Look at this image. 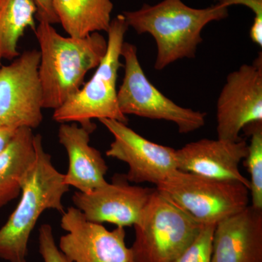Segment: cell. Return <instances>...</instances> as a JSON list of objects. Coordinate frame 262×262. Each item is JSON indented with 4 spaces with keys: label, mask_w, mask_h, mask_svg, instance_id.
Wrapping results in <instances>:
<instances>
[{
    "label": "cell",
    "mask_w": 262,
    "mask_h": 262,
    "mask_svg": "<svg viewBox=\"0 0 262 262\" xmlns=\"http://www.w3.org/2000/svg\"><path fill=\"white\" fill-rule=\"evenodd\" d=\"M96 127L78 126L76 122L61 123L58 140L69 157V168L64 182L78 192L88 193L107 183L108 166L101 152L90 145L91 134Z\"/></svg>",
    "instance_id": "9a60e30c"
},
{
    "label": "cell",
    "mask_w": 262,
    "mask_h": 262,
    "mask_svg": "<svg viewBox=\"0 0 262 262\" xmlns=\"http://www.w3.org/2000/svg\"><path fill=\"white\" fill-rule=\"evenodd\" d=\"M220 4L229 7L234 5H245L254 13V18H262V0H214Z\"/></svg>",
    "instance_id": "603a6c76"
},
{
    "label": "cell",
    "mask_w": 262,
    "mask_h": 262,
    "mask_svg": "<svg viewBox=\"0 0 262 262\" xmlns=\"http://www.w3.org/2000/svg\"><path fill=\"white\" fill-rule=\"evenodd\" d=\"M215 225H203L196 239L171 262H211L212 243Z\"/></svg>",
    "instance_id": "ffe728a7"
},
{
    "label": "cell",
    "mask_w": 262,
    "mask_h": 262,
    "mask_svg": "<svg viewBox=\"0 0 262 262\" xmlns=\"http://www.w3.org/2000/svg\"><path fill=\"white\" fill-rule=\"evenodd\" d=\"M62 236L58 248L72 262H135L125 243V227L110 231L90 222L75 207L62 213Z\"/></svg>",
    "instance_id": "8fae6325"
},
{
    "label": "cell",
    "mask_w": 262,
    "mask_h": 262,
    "mask_svg": "<svg viewBox=\"0 0 262 262\" xmlns=\"http://www.w3.org/2000/svg\"><path fill=\"white\" fill-rule=\"evenodd\" d=\"M121 57L125 61V73L117 91V101L124 115L173 122L182 134H189L203 127L206 113L179 106L164 96L148 80L141 68L137 48L134 45L124 42Z\"/></svg>",
    "instance_id": "52a82bcc"
},
{
    "label": "cell",
    "mask_w": 262,
    "mask_h": 262,
    "mask_svg": "<svg viewBox=\"0 0 262 262\" xmlns=\"http://www.w3.org/2000/svg\"><path fill=\"white\" fill-rule=\"evenodd\" d=\"M122 15L138 34L147 33L154 38L158 48L155 69L160 71L178 60L194 58L203 42V28L227 18L228 7L217 3L196 9L182 0H163L155 5L144 4L135 11H124Z\"/></svg>",
    "instance_id": "7a4b0ae2"
},
{
    "label": "cell",
    "mask_w": 262,
    "mask_h": 262,
    "mask_svg": "<svg viewBox=\"0 0 262 262\" xmlns=\"http://www.w3.org/2000/svg\"><path fill=\"white\" fill-rule=\"evenodd\" d=\"M1 61H2V60H1V59H0V67H2Z\"/></svg>",
    "instance_id": "484cf974"
},
{
    "label": "cell",
    "mask_w": 262,
    "mask_h": 262,
    "mask_svg": "<svg viewBox=\"0 0 262 262\" xmlns=\"http://www.w3.org/2000/svg\"><path fill=\"white\" fill-rule=\"evenodd\" d=\"M156 189L203 225H216L249 206V188L242 183L179 170L158 184Z\"/></svg>",
    "instance_id": "8992f818"
},
{
    "label": "cell",
    "mask_w": 262,
    "mask_h": 262,
    "mask_svg": "<svg viewBox=\"0 0 262 262\" xmlns=\"http://www.w3.org/2000/svg\"><path fill=\"white\" fill-rule=\"evenodd\" d=\"M218 139H242L241 130L249 124L262 121L261 54L252 64H244L231 72L221 91L216 105Z\"/></svg>",
    "instance_id": "9c48e42d"
},
{
    "label": "cell",
    "mask_w": 262,
    "mask_h": 262,
    "mask_svg": "<svg viewBox=\"0 0 262 262\" xmlns=\"http://www.w3.org/2000/svg\"><path fill=\"white\" fill-rule=\"evenodd\" d=\"M128 25L122 14L112 20L108 28L107 50L92 78L80 91L54 110L53 118L60 123L79 122L96 127L93 119H111L127 124L117 101V80L121 67V50Z\"/></svg>",
    "instance_id": "5b68a950"
},
{
    "label": "cell",
    "mask_w": 262,
    "mask_h": 262,
    "mask_svg": "<svg viewBox=\"0 0 262 262\" xmlns=\"http://www.w3.org/2000/svg\"><path fill=\"white\" fill-rule=\"evenodd\" d=\"M250 37L253 42L262 46V18H254L250 30Z\"/></svg>",
    "instance_id": "d4e9b609"
},
{
    "label": "cell",
    "mask_w": 262,
    "mask_h": 262,
    "mask_svg": "<svg viewBox=\"0 0 262 262\" xmlns=\"http://www.w3.org/2000/svg\"><path fill=\"white\" fill-rule=\"evenodd\" d=\"M18 129L12 127H0V155L6 149L13 140Z\"/></svg>",
    "instance_id": "cb8c5ba5"
},
{
    "label": "cell",
    "mask_w": 262,
    "mask_h": 262,
    "mask_svg": "<svg viewBox=\"0 0 262 262\" xmlns=\"http://www.w3.org/2000/svg\"><path fill=\"white\" fill-rule=\"evenodd\" d=\"M59 23L70 37L82 38L107 32L111 24V0H52Z\"/></svg>",
    "instance_id": "e0dca14e"
},
{
    "label": "cell",
    "mask_w": 262,
    "mask_h": 262,
    "mask_svg": "<svg viewBox=\"0 0 262 262\" xmlns=\"http://www.w3.org/2000/svg\"><path fill=\"white\" fill-rule=\"evenodd\" d=\"M248 147L244 139L236 141L200 139L176 150L177 168L209 178L242 183L250 189L249 180L239 168L247 155Z\"/></svg>",
    "instance_id": "4fadbf2b"
},
{
    "label": "cell",
    "mask_w": 262,
    "mask_h": 262,
    "mask_svg": "<svg viewBox=\"0 0 262 262\" xmlns=\"http://www.w3.org/2000/svg\"><path fill=\"white\" fill-rule=\"evenodd\" d=\"M211 262H262V210L248 206L216 224Z\"/></svg>",
    "instance_id": "5bb4252c"
},
{
    "label": "cell",
    "mask_w": 262,
    "mask_h": 262,
    "mask_svg": "<svg viewBox=\"0 0 262 262\" xmlns=\"http://www.w3.org/2000/svg\"><path fill=\"white\" fill-rule=\"evenodd\" d=\"M39 252L43 262H72L57 246L51 226L45 224L39 229Z\"/></svg>",
    "instance_id": "44dd1931"
},
{
    "label": "cell",
    "mask_w": 262,
    "mask_h": 262,
    "mask_svg": "<svg viewBox=\"0 0 262 262\" xmlns=\"http://www.w3.org/2000/svg\"><path fill=\"white\" fill-rule=\"evenodd\" d=\"M37 8L32 0H0V59L20 56L17 47L28 27L36 28Z\"/></svg>",
    "instance_id": "ac0fdd59"
},
{
    "label": "cell",
    "mask_w": 262,
    "mask_h": 262,
    "mask_svg": "<svg viewBox=\"0 0 262 262\" xmlns=\"http://www.w3.org/2000/svg\"><path fill=\"white\" fill-rule=\"evenodd\" d=\"M35 158L22 184L20 199L0 229V258L8 262H27L28 244L38 220L46 210L63 213L62 198L70 187L51 161L41 135H34Z\"/></svg>",
    "instance_id": "3957f363"
},
{
    "label": "cell",
    "mask_w": 262,
    "mask_h": 262,
    "mask_svg": "<svg viewBox=\"0 0 262 262\" xmlns=\"http://www.w3.org/2000/svg\"><path fill=\"white\" fill-rule=\"evenodd\" d=\"M244 130L251 136L245 164L251 177L250 194L256 209L262 210V121L249 124Z\"/></svg>",
    "instance_id": "d6986e66"
},
{
    "label": "cell",
    "mask_w": 262,
    "mask_h": 262,
    "mask_svg": "<svg viewBox=\"0 0 262 262\" xmlns=\"http://www.w3.org/2000/svg\"><path fill=\"white\" fill-rule=\"evenodd\" d=\"M155 189L130 185L125 177H119L91 192L77 191L72 201L90 222L130 227L139 221Z\"/></svg>",
    "instance_id": "7c38bea8"
},
{
    "label": "cell",
    "mask_w": 262,
    "mask_h": 262,
    "mask_svg": "<svg viewBox=\"0 0 262 262\" xmlns=\"http://www.w3.org/2000/svg\"><path fill=\"white\" fill-rule=\"evenodd\" d=\"M37 8L36 17L39 21L44 20L52 24H58V17L54 8H53L52 0H32Z\"/></svg>",
    "instance_id": "7402d4cb"
},
{
    "label": "cell",
    "mask_w": 262,
    "mask_h": 262,
    "mask_svg": "<svg viewBox=\"0 0 262 262\" xmlns=\"http://www.w3.org/2000/svg\"><path fill=\"white\" fill-rule=\"evenodd\" d=\"M99 121L114 137L106 155L128 165L127 182L157 186L178 170L176 149L148 140L124 122L111 119Z\"/></svg>",
    "instance_id": "30bf717a"
},
{
    "label": "cell",
    "mask_w": 262,
    "mask_h": 262,
    "mask_svg": "<svg viewBox=\"0 0 262 262\" xmlns=\"http://www.w3.org/2000/svg\"><path fill=\"white\" fill-rule=\"evenodd\" d=\"M34 31L40 48L38 72L43 108L55 110L80 91L90 70L97 68L106 55L107 40L99 32L63 37L44 20Z\"/></svg>",
    "instance_id": "6da1fadb"
},
{
    "label": "cell",
    "mask_w": 262,
    "mask_h": 262,
    "mask_svg": "<svg viewBox=\"0 0 262 262\" xmlns=\"http://www.w3.org/2000/svg\"><path fill=\"white\" fill-rule=\"evenodd\" d=\"M34 158L32 129L20 127L0 155V208L20 195L24 177Z\"/></svg>",
    "instance_id": "2e32d148"
},
{
    "label": "cell",
    "mask_w": 262,
    "mask_h": 262,
    "mask_svg": "<svg viewBox=\"0 0 262 262\" xmlns=\"http://www.w3.org/2000/svg\"><path fill=\"white\" fill-rule=\"evenodd\" d=\"M39 61V51L31 50L0 67V127L33 130L40 125L43 105Z\"/></svg>",
    "instance_id": "ba28073f"
},
{
    "label": "cell",
    "mask_w": 262,
    "mask_h": 262,
    "mask_svg": "<svg viewBox=\"0 0 262 262\" xmlns=\"http://www.w3.org/2000/svg\"><path fill=\"white\" fill-rule=\"evenodd\" d=\"M134 227L135 262H171L192 244L203 225L155 188Z\"/></svg>",
    "instance_id": "277c9868"
}]
</instances>
